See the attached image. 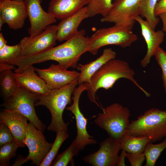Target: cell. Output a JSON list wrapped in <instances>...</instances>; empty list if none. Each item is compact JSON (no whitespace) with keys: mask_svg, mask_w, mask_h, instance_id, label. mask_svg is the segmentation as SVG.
I'll return each instance as SVG.
<instances>
[{"mask_svg":"<svg viewBox=\"0 0 166 166\" xmlns=\"http://www.w3.org/2000/svg\"><path fill=\"white\" fill-rule=\"evenodd\" d=\"M85 34V30H79L75 35L60 45L35 55L23 57L22 64L26 67L53 60L66 69H76L81 56L88 52L89 45V38L86 37Z\"/></svg>","mask_w":166,"mask_h":166,"instance_id":"cell-1","label":"cell"},{"mask_svg":"<svg viewBox=\"0 0 166 166\" xmlns=\"http://www.w3.org/2000/svg\"><path fill=\"white\" fill-rule=\"evenodd\" d=\"M134 71L131 68L128 63L115 58L110 59L105 63L92 77L89 84L87 96L91 102L101 107L96 101V93L100 89L108 90L113 88L118 79L125 78L133 82L147 97L150 94L137 82L134 78Z\"/></svg>","mask_w":166,"mask_h":166,"instance_id":"cell-2","label":"cell"},{"mask_svg":"<svg viewBox=\"0 0 166 166\" xmlns=\"http://www.w3.org/2000/svg\"><path fill=\"white\" fill-rule=\"evenodd\" d=\"M78 85L77 80L63 88L50 90L46 94L38 96L35 106L45 107L51 114V121L47 128L48 131L56 132L67 131L69 123L64 121L63 113L66 106L71 105L72 95Z\"/></svg>","mask_w":166,"mask_h":166,"instance_id":"cell-3","label":"cell"},{"mask_svg":"<svg viewBox=\"0 0 166 166\" xmlns=\"http://www.w3.org/2000/svg\"><path fill=\"white\" fill-rule=\"evenodd\" d=\"M128 132L134 136L146 137L153 143L166 137V111L149 109L132 121Z\"/></svg>","mask_w":166,"mask_h":166,"instance_id":"cell-4","label":"cell"},{"mask_svg":"<svg viewBox=\"0 0 166 166\" xmlns=\"http://www.w3.org/2000/svg\"><path fill=\"white\" fill-rule=\"evenodd\" d=\"M94 120L95 124L105 130L109 137L119 142L128 132L131 113L128 109L115 103L102 108Z\"/></svg>","mask_w":166,"mask_h":166,"instance_id":"cell-5","label":"cell"},{"mask_svg":"<svg viewBox=\"0 0 166 166\" xmlns=\"http://www.w3.org/2000/svg\"><path fill=\"white\" fill-rule=\"evenodd\" d=\"M133 26L115 24L111 27L99 29L89 37L88 52L96 55L101 48L107 45H115L123 48L130 46L138 39L132 31Z\"/></svg>","mask_w":166,"mask_h":166,"instance_id":"cell-6","label":"cell"},{"mask_svg":"<svg viewBox=\"0 0 166 166\" xmlns=\"http://www.w3.org/2000/svg\"><path fill=\"white\" fill-rule=\"evenodd\" d=\"M38 95L18 86L15 93L1 106L18 112L25 116L37 129L44 132L46 126L37 116L34 107Z\"/></svg>","mask_w":166,"mask_h":166,"instance_id":"cell-7","label":"cell"},{"mask_svg":"<svg viewBox=\"0 0 166 166\" xmlns=\"http://www.w3.org/2000/svg\"><path fill=\"white\" fill-rule=\"evenodd\" d=\"M43 132L32 123H28L25 144L28 148L29 154L25 158L18 157L12 166H21L29 161H32V164L40 166L53 144L46 140Z\"/></svg>","mask_w":166,"mask_h":166,"instance_id":"cell-8","label":"cell"},{"mask_svg":"<svg viewBox=\"0 0 166 166\" xmlns=\"http://www.w3.org/2000/svg\"><path fill=\"white\" fill-rule=\"evenodd\" d=\"M57 25H50L33 37L23 38L20 43L22 47L20 57L35 55L49 50L56 45Z\"/></svg>","mask_w":166,"mask_h":166,"instance_id":"cell-9","label":"cell"},{"mask_svg":"<svg viewBox=\"0 0 166 166\" xmlns=\"http://www.w3.org/2000/svg\"><path fill=\"white\" fill-rule=\"evenodd\" d=\"M89 83H84L79 85L75 89L72 97V104L69 106L66 107L65 109L71 112L74 115L77 129V135L74 139L79 146L80 150H83L88 145L95 144L97 141L94 137L88 133L86 129L87 119L81 112L79 107V101L82 92L86 90Z\"/></svg>","mask_w":166,"mask_h":166,"instance_id":"cell-10","label":"cell"},{"mask_svg":"<svg viewBox=\"0 0 166 166\" xmlns=\"http://www.w3.org/2000/svg\"><path fill=\"white\" fill-rule=\"evenodd\" d=\"M142 0H115L109 14L101 19L102 22L134 26L135 18L140 14Z\"/></svg>","mask_w":166,"mask_h":166,"instance_id":"cell-11","label":"cell"},{"mask_svg":"<svg viewBox=\"0 0 166 166\" xmlns=\"http://www.w3.org/2000/svg\"><path fill=\"white\" fill-rule=\"evenodd\" d=\"M38 74L45 82L49 90L63 88L78 80L80 73L69 71L58 64H51L47 68H35Z\"/></svg>","mask_w":166,"mask_h":166,"instance_id":"cell-12","label":"cell"},{"mask_svg":"<svg viewBox=\"0 0 166 166\" xmlns=\"http://www.w3.org/2000/svg\"><path fill=\"white\" fill-rule=\"evenodd\" d=\"M42 0H24V3L30 23L28 32L33 37L42 32L47 26L56 22V18L42 8Z\"/></svg>","mask_w":166,"mask_h":166,"instance_id":"cell-13","label":"cell"},{"mask_svg":"<svg viewBox=\"0 0 166 166\" xmlns=\"http://www.w3.org/2000/svg\"><path fill=\"white\" fill-rule=\"evenodd\" d=\"M98 151L89 154L83 158L84 161L93 166H116L122 149L120 142L110 137L99 144Z\"/></svg>","mask_w":166,"mask_h":166,"instance_id":"cell-14","label":"cell"},{"mask_svg":"<svg viewBox=\"0 0 166 166\" xmlns=\"http://www.w3.org/2000/svg\"><path fill=\"white\" fill-rule=\"evenodd\" d=\"M0 13L4 23L14 30L22 28L28 17L23 0H0Z\"/></svg>","mask_w":166,"mask_h":166,"instance_id":"cell-15","label":"cell"},{"mask_svg":"<svg viewBox=\"0 0 166 166\" xmlns=\"http://www.w3.org/2000/svg\"><path fill=\"white\" fill-rule=\"evenodd\" d=\"M135 20L140 25L142 35L147 44V53L140 63L141 66L145 68L149 63L152 57L155 56L163 42L165 34L162 30L156 31L153 30L140 15L136 16Z\"/></svg>","mask_w":166,"mask_h":166,"instance_id":"cell-16","label":"cell"},{"mask_svg":"<svg viewBox=\"0 0 166 166\" xmlns=\"http://www.w3.org/2000/svg\"><path fill=\"white\" fill-rule=\"evenodd\" d=\"M35 72V67L31 65L18 72H13V74L18 86L37 95L46 94L50 90Z\"/></svg>","mask_w":166,"mask_h":166,"instance_id":"cell-17","label":"cell"},{"mask_svg":"<svg viewBox=\"0 0 166 166\" xmlns=\"http://www.w3.org/2000/svg\"><path fill=\"white\" fill-rule=\"evenodd\" d=\"M28 119L18 112L4 109L0 112V121L5 124L12 132L14 140L22 147L25 144L28 123Z\"/></svg>","mask_w":166,"mask_h":166,"instance_id":"cell-18","label":"cell"},{"mask_svg":"<svg viewBox=\"0 0 166 166\" xmlns=\"http://www.w3.org/2000/svg\"><path fill=\"white\" fill-rule=\"evenodd\" d=\"M89 18L86 6L61 20L57 25V40L66 41L73 37L78 32V28L81 22Z\"/></svg>","mask_w":166,"mask_h":166,"instance_id":"cell-19","label":"cell"},{"mask_svg":"<svg viewBox=\"0 0 166 166\" xmlns=\"http://www.w3.org/2000/svg\"><path fill=\"white\" fill-rule=\"evenodd\" d=\"M116 52L110 48L104 49L102 54L95 60L85 64H78L77 70L80 71L78 80V85L89 84L92 77L108 61L115 58Z\"/></svg>","mask_w":166,"mask_h":166,"instance_id":"cell-20","label":"cell"},{"mask_svg":"<svg viewBox=\"0 0 166 166\" xmlns=\"http://www.w3.org/2000/svg\"><path fill=\"white\" fill-rule=\"evenodd\" d=\"M88 0H51L48 12L61 20L87 5Z\"/></svg>","mask_w":166,"mask_h":166,"instance_id":"cell-21","label":"cell"},{"mask_svg":"<svg viewBox=\"0 0 166 166\" xmlns=\"http://www.w3.org/2000/svg\"><path fill=\"white\" fill-rule=\"evenodd\" d=\"M150 142V140L146 137L134 136L127 132L122 137L120 143L122 149L127 152L138 154L143 153Z\"/></svg>","mask_w":166,"mask_h":166,"instance_id":"cell-22","label":"cell"},{"mask_svg":"<svg viewBox=\"0 0 166 166\" xmlns=\"http://www.w3.org/2000/svg\"><path fill=\"white\" fill-rule=\"evenodd\" d=\"M13 73L12 70L0 71L1 93L4 101L15 93L18 86Z\"/></svg>","mask_w":166,"mask_h":166,"instance_id":"cell-23","label":"cell"},{"mask_svg":"<svg viewBox=\"0 0 166 166\" xmlns=\"http://www.w3.org/2000/svg\"><path fill=\"white\" fill-rule=\"evenodd\" d=\"M159 0H142L140 7V15L146 18V22L154 30L160 20L159 18L155 16L154 14L155 7Z\"/></svg>","mask_w":166,"mask_h":166,"instance_id":"cell-24","label":"cell"},{"mask_svg":"<svg viewBox=\"0 0 166 166\" xmlns=\"http://www.w3.org/2000/svg\"><path fill=\"white\" fill-rule=\"evenodd\" d=\"M112 0H88L86 6L89 18L101 14L103 17L106 16L112 7Z\"/></svg>","mask_w":166,"mask_h":166,"instance_id":"cell-25","label":"cell"},{"mask_svg":"<svg viewBox=\"0 0 166 166\" xmlns=\"http://www.w3.org/2000/svg\"><path fill=\"white\" fill-rule=\"evenodd\" d=\"M166 149V137L157 144L150 142L146 146L144 153L146 157L145 166H154L162 152Z\"/></svg>","mask_w":166,"mask_h":166,"instance_id":"cell-26","label":"cell"},{"mask_svg":"<svg viewBox=\"0 0 166 166\" xmlns=\"http://www.w3.org/2000/svg\"><path fill=\"white\" fill-rule=\"evenodd\" d=\"M80 151L79 146L74 140L69 146L57 156L51 166H67L69 163L73 161V157L77 155Z\"/></svg>","mask_w":166,"mask_h":166,"instance_id":"cell-27","label":"cell"},{"mask_svg":"<svg viewBox=\"0 0 166 166\" xmlns=\"http://www.w3.org/2000/svg\"><path fill=\"white\" fill-rule=\"evenodd\" d=\"M57 133L54 142L46 157L39 166H49L51 165L63 142L68 137L67 131H61Z\"/></svg>","mask_w":166,"mask_h":166,"instance_id":"cell-28","label":"cell"},{"mask_svg":"<svg viewBox=\"0 0 166 166\" xmlns=\"http://www.w3.org/2000/svg\"><path fill=\"white\" fill-rule=\"evenodd\" d=\"M21 51L20 43L14 45H6L0 49V64H12L13 61L20 56Z\"/></svg>","mask_w":166,"mask_h":166,"instance_id":"cell-29","label":"cell"},{"mask_svg":"<svg viewBox=\"0 0 166 166\" xmlns=\"http://www.w3.org/2000/svg\"><path fill=\"white\" fill-rule=\"evenodd\" d=\"M19 147H22L15 140L1 146L0 166H9L10 159L16 156L17 150Z\"/></svg>","mask_w":166,"mask_h":166,"instance_id":"cell-30","label":"cell"},{"mask_svg":"<svg viewBox=\"0 0 166 166\" xmlns=\"http://www.w3.org/2000/svg\"><path fill=\"white\" fill-rule=\"evenodd\" d=\"M155 59L162 70V78L166 93V52L159 47L155 55Z\"/></svg>","mask_w":166,"mask_h":166,"instance_id":"cell-31","label":"cell"},{"mask_svg":"<svg viewBox=\"0 0 166 166\" xmlns=\"http://www.w3.org/2000/svg\"><path fill=\"white\" fill-rule=\"evenodd\" d=\"M14 140L13 135L7 125L0 121V146Z\"/></svg>","mask_w":166,"mask_h":166,"instance_id":"cell-32","label":"cell"},{"mask_svg":"<svg viewBox=\"0 0 166 166\" xmlns=\"http://www.w3.org/2000/svg\"><path fill=\"white\" fill-rule=\"evenodd\" d=\"M126 158L128 159L132 166H141L146 160L144 152L136 154L126 152Z\"/></svg>","mask_w":166,"mask_h":166,"instance_id":"cell-33","label":"cell"},{"mask_svg":"<svg viewBox=\"0 0 166 166\" xmlns=\"http://www.w3.org/2000/svg\"><path fill=\"white\" fill-rule=\"evenodd\" d=\"M166 12V0H159L155 7L154 14L157 17L161 13Z\"/></svg>","mask_w":166,"mask_h":166,"instance_id":"cell-34","label":"cell"},{"mask_svg":"<svg viewBox=\"0 0 166 166\" xmlns=\"http://www.w3.org/2000/svg\"><path fill=\"white\" fill-rule=\"evenodd\" d=\"M126 152L124 150L122 149L121 154L119 156L116 166H125V158H126Z\"/></svg>","mask_w":166,"mask_h":166,"instance_id":"cell-35","label":"cell"},{"mask_svg":"<svg viewBox=\"0 0 166 166\" xmlns=\"http://www.w3.org/2000/svg\"><path fill=\"white\" fill-rule=\"evenodd\" d=\"M158 16H159L162 20L163 25L162 30L165 33L166 39V12L160 14Z\"/></svg>","mask_w":166,"mask_h":166,"instance_id":"cell-36","label":"cell"},{"mask_svg":"<svg viewBox=\"0 0 166 166\" xmlns=\"http://www.w3.org/2000/svg\"><path fill=\"white\" fill-rule=\"evenodd\" d=\"M14 65L13 64H0V71L7 70L15 69Z\"/></svg>","mask_w":166,"mask_h":166,"instance_id":"cell-37","label":"cell"},{"mask_svg":"<svg viewBox=\"0 0 166 166\" xmlns=\"http://www.w3.org/2000/svg\"><path fill=\"white\" fill-rule=\"evenodd\" d=\"M7 45V42L5 39L2 33H0V49Z\"/></svg>","mask_w":166,"mask_h":166,"instance_id":"cell-38","label":"cell"},{"mask_svg":"<svg viewBox=\"0 0 166 166\" xmlns=\"http://www.w3.org/2000/svg\"><path fill=\"white\" fill-rule=\"evenodd\" d=\"M4 24L3 20L1 17H0V30H1L2 27L3 25Z\"/></svg>","mask_w":166,"mask_h":166,"instance_id":"cell-39","label":"cell"},{"mask_svg":"<svg viewBox=\"0 0 166 166\" xmlns=\"http://www.w3.org/2000/svg\"></svg>","mask_w":166,"mask_h":166,"instance_id":"cell-40","label":"cell"}]
</instances>
